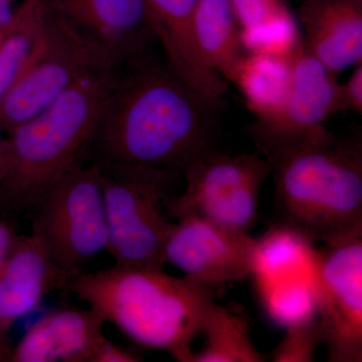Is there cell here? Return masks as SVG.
Wrapping results in <instances>:
<instances>
[{
	"instance_id": "6da1fadb",
	"label": "cell",
	"mask_w": 362,
	"mask_h": 362,
	"mask_svg": "<svg viewBox=\"0 0 362 362\" xmlns=\"http://www.w3.org/2000/svg\"><path fill=\"white\" fill-rule=\"evenodd\" d=\"M221 104L150 52L119 69L84 161L182 173L188 163L213 151Z\"/></svg>"
},
{
	"instance_id": "7a4b0ae2",
	"label": "cell",
	"mask_w": 362,
	"mask_h": 362,
	"mask_svg": "<svg viewBox=\"0 0 362 362\" xmlns=\"http://www.w3.org/2000/svg\"><path fill=\"white\" fill-rule=\"evenodd\" d=\"M265 158L275 185L278 223L313 244L362 233L361 136L338 138L320 124Z\"/></svg>"
},
{
	"instance_id": "3957f363",
	"label": "cell",
	"mask_w": 362,
	"mask_h": 362,
	"mask_svg": "<svg viewBox=\"0 0 362 362\" xmlns=\"http://www.w3.org/2000/svg\"><path fill=\"white\" fill-rule=\"evenodd\" d=\"M66 292L98 312L125 337L189 361L214 303L216 286L175 277L163 269L114 265L74 276Z\"/></svg>"
},
{
	"instance_id": "277c9868",
	"label": "cell",
	"mask_w": 362,
	"mask_h": 362,
	"mask_svg": "<svg viewBox=\"0 0 362 362\" xmlns=\"http://www.w3.org/2000/svg\"><path fill=\"white\" fill-rule=\"evenodd\" d=\"M118 69L86 71L37 116L0 141V209L30 214L37 199L70 169L84 161L100 112Z\"/></svg>"
},
{
	"instance_id": "5b68a950",
	"label": "cell",
	"mask_w": 362,
	"mask_h": 362,
	"mask_svg": "<svg viewBox=\"0 0 362 362\" xmlns=\"http://www.w3.org/2000/svg\"><path fill=\"white\" fill-rule=\"evenodd\" d=\"M96 164L108 223V252L115 265L163 269L164 245L175 223L171 206L182 189V173L140 164Z\"/></svg>"
},
{
	"instance_id": "8992f818",
	"label": "cell",
	"mask_w": 362,
	"mask_h": 362,
	"mask_svg": "<svg viewBox=\"0 0 362 362\" xmlns=\"http://www.w3.org/2000/svg\"><path fill=\"white\" fill-rule=\"evenodd\" d=\"M32 235L54 265L73 278L108 252L109 232L99 168L83 161L59 177L33 206Z\"/></svg>"
},
{
	"instance_id": "52a82bcc",
	"label": "cell",
	"mask_w": 362,
	"mask_h": 362,
	"mask_svg": "<svg viewBox=\"0 0 362 362\" xmlns=\"http://www.w3.org/2000/svg\"><path fill=\"white\" fill-rule=\"evenodd\" d=\"M270 175V164L259 150L237 156L202 154L182 170L183 187L171 206V218L199 216L250 233L258 218L259 190Z\"/></svg>"
},
{
	"instance_id": "ba28073f",
	"label": "cell",
	"mask_w": 362,
	"mask_h": 362,
	"mask_svg": "<svg viewBox=\"0 0 362 362\" xmlns=\"http://www.w3.org/2000/svg\"><path fill=\"white\" fill-rule=\"evenodd\" d=\"M311 282L328 361H362V233L315 250Z\"/></svg>"
},
{
	"instance_id": "9c48e42d",
	"label": "cell",
	"mask_w": 362,
	"mask_h": 362,
	"mask_svg": "<svg viewBox=\"0 0 362 362\" xmlns=\"http://www.w3.org/2000/svg\"><path fill=\"white\" fill-rule=\"evenodd\" d=\"M47 11L37 47L0 103V131L6 133L47 109L86 71L111 66Z\"/></svg>"
},
{
	"instance_id": "30bf717a",
	"label": "cell",
	"mask_w": 362,
	"mask_h": 362,
	"mask_svg": "<svg viewBox=\"0 0 362 362\" xmlns=\"http://www.w3.org/2000/svg\"><path fill=\"white\" fill-rule=\"evenodd\" d=\"M49 13L115 69L157 45L143 0H42Z\"/></svg>"
},
{
	"instance_id": "8fae6325",
	"label": "cell",
	"mask_w": 362,
	"mask_h": 362,
	"mask_svg": "<svg viewBox=\"0 0 362 362\" xmlns=\"http://www.w3.org/2000/svg\"><path fill=\"white\" fill-rule=\"evenodd\" d=\"M257 240L199 216L177 218L164 245V263L185 277L214 286L252 275Z\"/></svg>"
},
{
	"instance_id": "7c38bea8",
	"label": "cell",
	"mask_w": 362,
	"mask_h": 362,
	"mask_svg": "<svg viewBox=\"0 0 362 362\" xmlns=\"http://www.w3.org/2000/svg\"><path fill=\"white\" fill-rule=\"evenodd\" d=\"M291 66V87L282 111L272 120L250 127L265 157L291 146L328 116L339 113L335 75L307 51L306 45L293 57Z\"/></svg>"
},
{
	"instance_id": "4fadbf2b",
	"label": "cell",
	"mask_w": 362,
	"mask_h": 362,
	"mask_svg": "<svg viewBox=\"0 0 362 362\" xmlns=\"http://www.w3.org/2000/svg\"><path fill=\"white\" fill-rule=\"evenodd\" d=\"M71 277L59 270L32 233L16 235L0 265V347L11 354L6 333L52 291L66 292Z\"/></svg>"
},
{
	"instance_id": "5bb4252c",
	"label": "cell",
	"mask_w": 362,
	"mask_h": 362,
	"mask_svg": "<svg viewBox=\"0 0 362 362\" xmlns=\"http://www.w3.org/2000/svg\"><path fill=\"white\" fill-rule=\"evenodd\" d=\"M199 0H143L156 37L170 68L185 82L214 100L223 99L225 78L202 59L194 33Z\"/></svg>"
},
{
	"instance_id": "9a60e30c",
	"label": "cell",
	"mask_w": 362,
	"mask_h": 362,
	"mask_svg": "<svg viewBox=\"0 0 362 362\" xmlns=\"http://www.w3.org/2000/svg\"><path fill=\"white\" fill-rule=\"evenodd\" d=\"M106 321L87 308L59 309L40 319L11 349V362H90Z\"/></svg>"
},
{
	"instance_id": "2e32d148",
	"label": "cell",
	"mask_w": 362,
	"mask_h": 362,
	"mask_svg": "<svg viewBox=\"0 0 362 362\" xmlns=\"http://www.w3.org/2000/svg\"><path fill=\"white\" fill-rule=\"evenodd\" d=\"M307 51L337 76L362 62V0H304L298 9Z\"/></svg>"
},
{
	"instance_id": "e0dca14e",
	"label": "cell",
	"mask_w": 362,
	"mask_h": 362,
	"mask_svg": "<svg viewBox=\"0 0 362 362\" xmlns=\"http://www.w3.org/2000/svg\"><path fill=\"white\" fill-rule=\"evenodd\" d=\"M291 59L245 52L235 64L228 81L242 93L257 123L272 120L285 106L291 87Z\"/></svg>"
},
{
	"instance_id": "ac0fdd59",
	"label": "cell",
	"mask_w": 362,
	"mask_h": 362,
	"mask_svg": "<svg viewBox=\"0 0 362 362\" xmlns=\"http://www.w3.org/2000/svg\"><path fill=\"white\" fill-rule=\"evenodd\" d=\"M197 49L207 66L228 80L245 54L230 0H199L194 16Z\"/></svg>"
},
{
	"instance_id": "d6986e66",
	"label": "cell",
	"mask_w": 362,
	"mask_h": 362,
	"mask_svg": "<svg viewBox=\"0 0 362 362\" xmlns=\"http://www.w3.org/2000/svg\"><path fill=\"white\" fill-rule=\"evenodd\" d=\"M47 13L42 0H23L13 23L0 33V103L37 47Z\"/></svg>"
},
{
	"instance_id": "ffe728a7",
	"label": "cell",
	"mask_w": 362,
	"mask_h": 362,
	"mask_svg": "<svg viewBox=\"0 0 362 362\" xmlns=\"http://www.w3.org/2000/svg\"><path fill=\"white\" fill-rule=\"evenodd\" d=\"M202 334L206 342L201 351L192 352L188 362H264L266 357L252 344L249 323L244 316L223 306L211 305Z\"/></svg>"
},
{
	"instance_id": "44dd1931",
	"label": "cell",
	"mask_w": 362,
	"mask_h": 362,
	"mask_svg": "<svg viewBox=\"0 0 362 362\" xmlns=\"http://www.w3.org/2000/svg\"><path fill=\"white\" fill-rule=\"evenodd\" d=\"M314 244L284 225L276 223L257 240L252 275L256 280L311 273Z\"/></svg>"
},
{
	"instance_id": "7402d4cb",
	"label": "cell",
	"mask_w": 362,
	"mask_h": 362,
	"mask_svg": "<svg viewBox=\"0 0 362 362\" xmlns=\"http://www.w3.org/2000/svg\"><path fill=\"white\" fill-rule=\"evenodd\" d=\"M256 282L264 306L276 323L286 327L316 317L311 273Z\"/></svg>"
},
{
	"instance_id": "603a6c76",
	"label": "cell",
	"mask_w": 362,
	"mask_h": 362,
	"mask_svg": "<svg viewBox=\"0 0 362 362\" xmlns=\"http://www.w3.org/2000/svg\"><path fill=\"white\" fill-rule=\"evenodd\" d=\"M245 51L291 59L305 45L299 23L291 11L259 25L240 28Z\"/></svg>"
},
{
	"instance_id": "cb8c5ba5",
	"label": "cell",
	"mask_w": 362,
	"mask_h": 362,
	"mask_svg": "<svg viewBox=\"0 0 362 362\" xmlns=\"http://www.w3.org/2000/svg\"><path fill=\"white\" fill-rule=\"evenodd\" d=\"M284 339L272 354V361L310 362L321 343L316 317L286 326Z\"/></svg>"
},
{
	"instance_id": "d4e9b609",
	"label": "cell",
	"mask_w": 362,
	"mask_h": 362,
	"mask_svg": "<svg viewBox=\"0 0 362 362\" xmlns=\"http://www.w3.org/2000/svg\"><path fill=\"white\" fill-rule=\"evenodd\" d=\"M240 28L259 25L290 11L286 0H230Z\"/></svg>"
},
{
	"instance_id": "484cf974",
	"label": "cell",
	"mask_w": 362,
	"mask_h": 362,
	"mask_svg": "<svg viewBox=\"0 0 362 362\" xmlns=\"http://www.w3.org/2000/svg\"><path fill=\"white\" fill-rule=\"evenodd\" d=\"M339 112L352 111L362 114V64H357L349 80L338 88Z\"/></svg>"
},
{
	"instance_id": "4316f807",
	"label": "cell",
	"mask_w": 362,
	"mask_h": 362,
	"mask_svg": "<svg viewBox=\"0 0 362 362\" xmlns=\"http://www.w3.org/2000/svg\"><path fill=\"white\" fill-rule=\"evenodd\" d=\"M142 359L132 350L110 341L106 337L99 342L93 352L90 362H137Z\"/></svg>"
},
{
	"instance_id": "83f0119b",
	"label": "cell",
	"mask_w": 362,
	"mask_h": 362,
	"mask_svg": "<svg viewBox=\"0 0 362 362\" xmlns=\"http://www.w3.org/2000/svg\"><path fill=\"white\" fill-rule=\"evenodd\" d=\"M16 235H18L11 221L0 218V265L13 246Z\"/></svg>"
},
{
	"instance_id": "f1b7e54d",
	"label": "cell",
	"mask_w": 362,
	"mask_h": 362,
	"mask_svg": "<svg viewBox=\"0 0 362 362\" xmlns=\"http://www.w3.org/2000/svg\"><path fill=\"white\" fill-rule=\"evenodd\" d=\"M16 0H0V33L6 30L16 16Z\"/></svg>"
}]
</instances>
